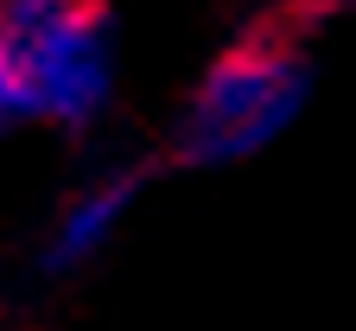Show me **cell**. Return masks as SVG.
I'll return each mask as SVG.
<instances>
[{
    "instance_id": "obj_1",
    "label": "cell",
    "mask_w": 356,
    "mask_h": 331,
    "mask_svg": "<svg viewBox=\"0 0 356 331\" xmlns=\"http://www.w3.org/2000/svg\"><path fill=\"white\" fill-rule=\"evenodd\" d=\"M312 102V58L286 32H248L191 83L172 115V153L185 166H242L267 153Z\"/></svg>"
},
{
    "instance_id": "obj_2",
    "label": "cell",
    "mask_w": 356,
    "mask_h": 331,
    "mask_svg": "<svg viewBox=\"0 0 356 331\" xmlns=\"http://www.w3.org/2000/svg\"><path fill=\"white\" fill-rule=\"evenodd\" d=\"M0 32L13 38L38 121L51 128H96L115 102V26L96 0H7Z\"/></svg>"
},
{
    "instance_id": "obj_3",
    "label": "cell",
    "mask_w": 356,
    "mask_h": 331,
    "mask_svg": "<svg viewBox=\"0 0 356 331\" xmlns=\"http://www.w3.org/2000/svg\"><path fill=\"white\" fill-rule=\"evenodd\" d=\"M134 204H140V178L134 172H96L70 185V192L51 204L44 217V236H38V274L44 280H70V274H89L115 243L121 229L134 223Z\"/></svg>"
},
{
    "instance_id": "obj_4",
    "label": "cell",
    "mask_w": 356,
    "mask_h": 331,
    "mask_svg": "<svg viewBox=\"0 0 356 331\" xmlns=\"http://www.w3.org/2000/svg\"><path fill=\"white\" fill-rule=\"evenodd\" d=\"M26 121H38V109H32V89H26V70H19L13 38L0 32V134H19Z\"/></svg>"
},
{
    "instance_id": "obj_5",
    "label": "cell",
    "mask_w": 356,
    "mask_h": 331,
    "mask_svg": "<svg viewBox=\"0 0 356 331\" xmlns=\"http://www.w3.org/2000/svg\"><path fill=\"white\" fill-rule=\"evenodd\" d=\"M293 7H305V13H337V7H356V0H293Z\"/></svg>"
}]
</instances>
